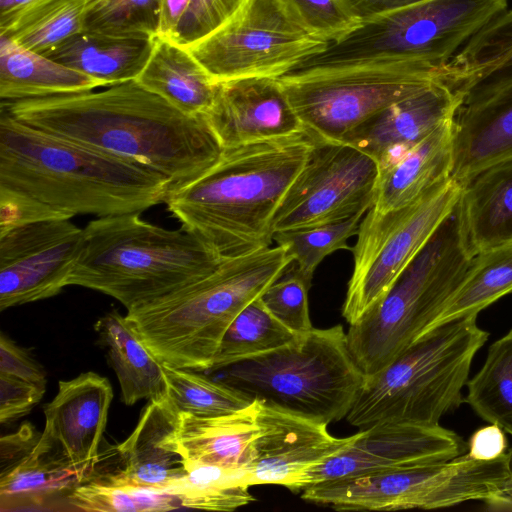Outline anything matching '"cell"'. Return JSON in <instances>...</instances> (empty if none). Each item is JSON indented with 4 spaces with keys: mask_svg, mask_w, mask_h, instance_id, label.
Segmentation results:
<instances>
[{
    "mask_svg": "<svg viewBox=\"0 0 512 512\" xmlns=\"http://www.w3.org/2000/svg\"><path fill=\"white\" fill-rule=\"evenodd\" d=\"M97 89L1 101V109L38 130L147 168L166 178L171 192L220 159L223 148L204 115L181 112L136 80Z\"/></svg>",
    "mask_w": 512,
    "mask_h": 512,
    "instance_id": "6da1fadb",
    "label": "cell"
},
{
    "mask_svg": "<svg viewBox=\"0 0 512 512\" xmlns=\"http://www.w3.org/2000/svg\"><path fill=\"white\" fill-rule=\"evenodd\" d=\"M314 145L304 131L225 148L213 167L164 203L223 259L269 248L275 212Z\"/></svg>",
    "mask_w": 512,
    "mask_h": 512,
    "instance_id": "7a4b0ae2",
    "label": "cell"
},
{
    "mask_svg": "<svg viewBox=\"0 0 512 512\" xmlns=\"http://www.w3.org/2000/svg\"><path fill=\"white\" fill-rule=\"evenodd\" d=\"M0 185L64 215L140 213L164 203L169 181L132 161L31 127L0 111Z\"/></svg>",
    "mask_w": 512,
    "mask_h": 512,
    "instance_id": "3957f363",
    "label": "cell"
},
{
    "mask_svg": "<svg viewBox=\"0 0 512 512\" xmlns=\"http://www.w3.org/2000/svg\"><path fill=\"white\" fill-rule=\"evenodd\" d=\"M222 261L183 227L165 229L140 213L98 217L83 228L68 286L111 296L129 312L202 279Z\"/></svg>",
    "mask_w": 512,
    "mask_h": 512,
    "instance_id": "277c9868",
    "label": "cell"
},
{
    "mask_svg": "<svg viewBox=\"0 0 512 512\" xmlns=\"http://www.w3.org/2000/svg\"><path fill=\"white\" fill-rule=\"evenodd\" d=\"M291 263L280 245L225 258L209 275L125 316L162 364L208 371L232 321Z\"/></svg>",
    "mask_w": 512,
    "mask_h": 512,
    "instance_id": "5b68a950",
    "label": "cell"
},
{
    "mask_svg": "<svg viewBox=\"0 0 512 512\" xmlns=\"http://www.w3.org/2000/svg\"><path fill=\"white\" fill-rule=\"evenodd\" d=\"M488 336L477 315L431 328L365 379L346 420L359 430L386 423L439 425L444 414L464 402L473 358Z\"/></svg>",
    "mask_w": 512,
    "mask_h": 512,
    "instance_id": "8992f818",
    "label": "cell"
},
{
    "mask_svg": "<svg viewBox=\"0 0 512 512\" xmlns=\"http://www.w3.org/2000/svg\"><path fill=\"white\" fill-rule=\"evenodd\" d=\"M473 257L464 239L457 202L384 297L349 325L348 347L365 379L383 370L430 329L461 284Z\"/></svg>",
    "mask_w": 512,
    "mask_h": 512,
    "instance_id": "52a82bcc",
    "label": "cell"
},
{
    "mask_svg": "<svg viewBox=\"0 0 512 512\" xmlns=\"http://www.w3.org/2000/svg\"><path fill=\"white\" fill-rule=\"evenodd\" d=\"M220 370L221 381L252 400L326 425L346 418L365 382L341 324L313 328L287 345Z\"/></svg>",
    "mask_w": 512,
    "mask_h": 512,
    "instance_id": "ba28073f",
    "label": "cell"
},
{
    "mask_svg": "<svg viewBox=\"0 0 512 512\" xmlns=\"http://www.w3.org/2000/svg\"><path fill=\"white\" fill-rule=\"evenodd\" d=\"M314 141L342 142L388 106L443 79V65L375 60L293 70L278 77Z\"/></svg>",
    "mask_w": 512,
    "mask_h": 512,
    "instance_id": "9c48e42d",
    "label": "cell"
},
{
    "mask_svg": "<svg viewBox=\"0 0 512 512\" xmlns=\"http://www.w3.org/2000/svg\"><path fill=\"white\" fill-rule=\"evenodd\" d=\"M509 0H424L361 21L295 70L375 60H418L442 66L507 10Z\"/></svg>",
    "mask_w": 512,
    "mask_h": 512,
    "instance_id": "30bf717a",
    "label": "cell"
},
{
    "mask_svg": "<svg viewBox=\"0 0 512 512\" xmlns=\"http://www.w3.org/2000/svg\"><path fill=\"white\" fill-rule=\"evenodd\" d=\"M329 44L309 31L284 0H245L221 26L185 48L219 83L280 77Z\"/></svg>",
    "mask_w": 512,
    "mask_h": 512,
    "instance_id": "8fae6325",
    "label": "cell"
},
{
    "mask_svg": "<svg viewBox=\"0 0 512 512\" xmlns=\"http://www.w3.org/2000/svg\"><path fill=\"white\" fill-rule=\"evenodd\" d=\"M461 190L462 184L450 178L406 206L366 212L351 250L353 270L342 306L349 325L384 297L454 209Z\"/></svg>",
    "mask_w": 512,
    "mask_h": 512,
    "instance_id": "7c38bea8",
    "label": "cell"
},
{
    "mask_svg": "<svg viewBox=\"0 0 512 512\" xmlns=\"http://www.w3.org/2000/svg\"><path fill=\"white\" fill-rule=\"evenodd\" d=\"M378 179V164L366 153L343 142L315 141L275 212L273 233L366 214Z\"/></svg>",
    "mask_w": 512,
    "mask_h": 512,
    "instance_id": "4fadbf2b",
    "label": "cell"
},
{
    "mask_svg": "<svg viewBox=\"0 0 512 512\" xmlns=\"http://www.w3.org/2000/svg\"><path fill=\"white\" fill-rule=\"evenodd\" d=\"M83 228L53 219L0 235V311L53 297L68 286Z\"/></svg>",
    "mask_w": 512,
    "mask_h": 512,
    "instance_id": "5bb4252c",
    "label": "cell"
},
{
    "mask_svg": "<svg viewBox=\"0 0 512 512\" xmlns=\"http://www.w3.org/2000/svg\"><path fill=\"white\" fill-rule=\"evenodd\" d=\"M468 444L455 432L436 426L386 423L359 430L356 439L309 468L299 492L311 485L355 478L393 468L443 462L465 454Z\"/></svg>",
    "mask_w": 512,
    "mask_h": 512,
    "instance_id": "9a60e30c",
    "label": "cell"
},
{
    "mask_svg": "<svg viewBox=\"0 0 512 512\" xmlns=\"http://www.w3.org/2000/svg\"><path fill=\"white\" fill-rule=\"evenodd\" d=\"M257 432L248 467L250 485H281L299 492L304 473L349 446L348 437L331 435L326 424L258 401Z\"/></svg>",
    "mask_w": 512,
    "mask_h": 512,
    "instance_id": "2e32d148",
    "label": "cell"
},
{
    "mask_svg": "<svg viewBox=\"0 0 512 512\" xmlns=\"http://www.w3.org/2000/svg\"><path fill=\"white\" fill-rule=\"evenodd\" d=\"M204 116L223 149L305 131L278 77L217 83L213 104Z\"/></svg>",
    "mask_w": 512,
    "mask_h": 512,
    "instance_id": "e0dca14e",
    "label": "cell"
},
{
    "mask_svg": "<svg viewBox=\"0 0 512 512\" xmlns=\"http://www.w3.org/2000/svg\"><path fill=\"white\" fill-rule=\"evenodd\" d=\"M464 95L440 79L393 103L344 139L373 158L382 172L444 122L453 119Z\"/></svg>",
    "mask_w": 512,
    "mask_h": 512,
    "instance_id": "ac0fdd59",
    "label": "cell"
},
{
    "mask_svg": "<svg viewBox=\"0 0 512 512\" xmlns=\"http://www.w3.org/2000/svg\"><path fill=\"white\" fill-rule=\"evenodd\" d=\"M112 399L109 380L94 372L59 381L55 397L44 407L41 436L71 463L94 469Z\"/></svg>",
    "mask_w": 512,
    "mask_h": 512,
    "instance_id": "d6986e66",
    "label": "cell"
},
{
    "mask_svg": "<svg viewBox=\"0 0 512 512\" xmlns=\"http://www.w3.org/2000/svg\"><path fill=\"white\" fill-rule=\"evenodd\" d=\"M512 156V79L464 95L453 121L451 178L461 184Z\"/></svg>",
    "mask_w": 512,
    "mask_h": 512,
    "instance_id": "ffe728a7",
    "label": "cell"
},
{
    "mask_svg": "<svg viewBox=\"0 0 512 512\" xmlns=\"http://www.w3.org/2000/svg\"><path fill=\"white\" fill-rule=\"evenodd\" d=\"M179 421L180 412L168 395L149 400L132 433L113 447L116 471L97 476L159 489L184 476L188 470L176 439Z\"/></svg>",
    "mask_w": 512,
    "mask_h": 512,
    "instance_id": "44dd1931",
    "label": "cell"
},
{
    "mask_svg": "<svg viewBox=\"0 0 512 512\" xmlns=\"http://www.w3.org/2000/svg\"><path fill=\"white\" fill-rule=\"evenodd\" d=\"M93 468L71 463L40 436L32 452L0 473V510H35L63 499L87 480Z\"/></svg>",
    "mask_w": 512,
    "mask_h": 512,
    "instance_id": "7402d4cb",
    "label": "cell"
},
{
    "mask_svg": "<svg viewBox=\"0 0 512 512\" xmlns=\"http://www.w3.org/2000/svg\"><path fill=\"white\" fill-rule=\"evenodd\" d=\"M458 204L464 239L472 256L512 242V156L464 182Z\"/></svg>",
    "mask_w": 512,
    "mask_h": 512,
    "instance_id": "603a6c76",
    "label": "cell"
},
{
    "mask_svg": "<svg viewBox=\"0 0 512 512\" xmlns=\"http://www.w3.org/2000/svg\"><path fill=\"white\" fill-rule=\"evenodd\" d=\"M257 407L255 400L246 409L211 418L180 412L176 439L187 470L214 465L248 473L257 432Z\"/></svg>",
    "mask_w": 512,
    "mask_h": 512,
    "instance_id": "cb8c5ba5",
    "label": "cell"
},
{
    "mask_svg": "<svg viewBox=\"0 0 512 512\" xmlns=\"http://www.w3.org/2000/svg\"><path fill=\"white\" fill-rule=\"evenodd\" d=\"M453 119H450L388 169L379 172L372 209L385 213L406 206L451 178Z\"/></svg>",
    "mask_w": 512,
    "mask_h": 512,
    "instance_id": "d4e9b609",
    "label": "cell"
},
{
    "mask_svg": "<svg viewBox=\"0 0 512 512\" xmlns=\"http://www.w3.org/2000/svg\"><path fill=\"white\" fill-rule=\"evenodd\" d=\"M135 80L188 115H204L213 104L217 88L185 47L159 36Z\"/></svg>",
    "mask_w": 512,
    "mask_h": 512,
    "instance_id": "484cf974",
    "label": "cell"
},
{
    "mask_svg": "<svg viewBox=\"0 0 512 512\" xmlns=\"http://www.w3.org/2000/svg\"><path fill=\"white\" fill-rule=\"evenodd\" d=\"M94 329L107 351L125 405L167 395L163 364L141 342L126 316L112 310L98 319Z\"/></svg>",
    "mask_w": 512,
    "mask_h": 512,
    "instance_id": "4316f807",
    "label": "cell"
},
{
    "mask_svg": "<svg viewBox=\"0 0 512 512\" xmlns=\"http://www.w3.org/2000/svg\"><path fill=\"white\" fill-rule=\"evenodd\" d=\"M106 87L89 75L0 36V98L14 101Z\"/></svg>",
    "mask_w": 512,
    "mask_h": 512,
    "instance_id": "83f0119b",
    "label": "cell"
},
{
    "mask_svg": "<svg viewBox=\"0 0 512 512\" xmlns=\"http://www.w3.org/2000/svg\"><path fill=\"white\" fill-rule=\"evenodd\" d=\"M154 39H117L82 31L42 55L110 86L137 78L149 60Z\"/></svg>",
    "mask_w": 512,
    "mask_h": 512,
    "instance_id": "f1b7e54d",
    "label": "cell"
},
{
    "mask_svg": "<svg viewBox=\"0 0 512 512\" xmlns=\"http://www.w3.org/2000/svg\"><path fill=\"white\" fill-rule=\"evenodd\" d=\"M443 70L445 80L464 95L512 79V9L474 35Z\"/></svg>",
    "mask_w": 512,
    "mask_h": 512,
    "instance_id": "f546056e",
    "label": "cell"
},
{
    "mask_svg": "<svg viewBox=\"0 0 512 512\" xmlns=\"http://www.w3.org/2000/svg\"><path fill=\"white\" fill-rule=\"evenodd\" d=\"M94 0H33L0 21V36L44 54L84 31Z\"/></svg>",
    "mask_w": 512,
    "mask_h": 512,
    "instance_id": "4dcf8cb0",
    "label": "cell"
},
{
    "mask_svg": "<svg viewBox=\"0 0 512 512\" xmlns=\"http://www.w3.org/2000/svg\"><path fill=\"white\" fill-rule=\"evenodd\" d=\"M509 293H512V242L491 247L472 258L461 284L430 329L453 319L478 315Z\"/></svg>",
    "mask_w": 512,
    "mask_h": 512,
    "instance_id": "1f68e13d",
    "label": "cell"
},
{
    "mask_svg": "<svg viewBox=\"0 0 512 512\" xmlns=\"http://www.w3.org/2000/svg\"><path fill=\"white\" fill-rule=\"evenodd\" d=\"M467 387L464 401L475 413L512 435V329L491 344L482 368Z\"/></svg>",
    "mask_w": 512,
    "mask_h": 512,
    "instance_id": "d6a6232c",
    "label": "cell"
},
{
    "mask_svg": "<svg viewBox=\"0 0 512 512\" xmlns=\"http://www.w3.org/2000/svg\"><path fill=\"white\" fill-rule=\"evenodd\" d=\"M250 486L244 470L198 465L163 489L178 497L182 508L233 511L255 500Z\"/></svg>",
    "mask_w": 512,
    "mask_h": 512,
    "instance_id": "836d02e7",
    "label": "cell"
},
{
    "mask_svg": "<svg viewBox=\"0 0 512 512\" xmlns=\"http://www.w3.org/2000/svg\"><path fill=\"white\" fill-rule=\"evenodd\" d=\"M297 336L273 317L258 297L236 316L225 331L211 370H220L273 351L289 344Z\"/></svg>",
    "mask_w": 512,
    "mask_h": 512,
    "instance_id": "e575fe53",
    "label": "cell"
},
{
    "mask_svg": "<svg viewBox=\"0 0 512 512\" xmlns=\"http://www.w3.org/2000/svg\"><path fill=\"white\" fill-rule=\"evenodd\" d=\"M167 395L181 413L202 418L229 415L249 407L255 400L200 371L163 364Z\"/></svg>",
    "mask_w": 512,
    "mask_h": 512,
    "instance_id": "d590c367",
    "label": "cell"
},
{
    "mask_svg": "<svg viewBox=\"0 0 512 512\" xmlns=\"http://www.w3.org/2000/svg\"><path fill=\"white\" fill-rule=\"evenodd\" d=\"M74 510L100 512L168 511L182 508L178 497L165 489L115 482L91 475L68 496Z\"/></svg>",
    "mask_w": 512,
    "mask_h": 512,
    "instance_id": "8d00e7d4",
    "label": "cell"
},
{
    "mask_svg": "<svg viewBox=\"0 0 512 512\" xmlns=\"http://www.w3.org/2000/svg\"><path fill=\"white\" fill-rule=\"evenodd\" d=\"M365 214L318 226L294 228L273 233V242L284 246L292 258L285 273L299 276L309 287L322 260L337 250H352L348 240L358 234Z\"/></svg>",
    "mask_w": 512,
    "mask_h": 512,
    "instance_id": "74e56055",
    "label": "cell"
},
{
    "mask_svg": "<svg viewBox=\"0 0 512 512\" xmlns=\"http://www.w3.org/2000/svg\"><path fill=\"white\" fill-rule=\"evenodd\" d=\"M159 0H94L84 31L127 40H153L158 33Z\"/></svg>",
    "mask_w": 512,
    "mask_h": 512,
    "instance_id": "f35d334b",
    "label": "cell"
},
{
    "mask_svg": "<svg viewBox=\"0 0 512 512\" xmlns=\"http://www.w3.org/2000/svg\"><path fill=\"white\" fill-rule=\"evenodd\" d=\"M314 35L332 43L361 23L350 0H284Z\"/></svg>",
    "mask_w": 512,
    "mask_h": 512,
    "instance_id": "ab89813d",
    "label": "cell"
},
{
    "mask_svg": "<svg viewBox=\"0 0 512 512\" xmlns=\"http://www.w3.org/2000/svg\"><path fill=\"white\" fill-rule=\"evenodd\" d=\"M260 296L265 308L282 325L296 335H302L314 327L310 319L309 286L297 275L284 273Z\"/></svg>",
    "mask_w": 512,
    "mask_h": 512,
    "instance_id": "60d3db41",
    "label": "cell"
},
{
    "mask_svg": "<svg viewBox=\"0 0 512 512\" xmlns=\"http://www.w3.org/2000/svg\"><path fill=\"white\" fill-rule=\"evenodd\" d=\"M245 0H190L175 39L186 47L207 36L227 21Z\"/></svg>",
    "mask_w": 512,
    "mask_h": 512,
    "instance_id": "b9f144b4",
    "label": "cell"
},
{
    "mask_svg": "<svg viewBox=\"0 0 512 512\" xmlns=\"http://www.w3.org/2000/svg\"><path fill=\"white\" fill-rule=\"evenodd\" d=\"M53 219L71 218L27 193L0 185V235Z\"/></svg>",
    "mask_w": 512,
    "mask_h": 512,
    "instance_id": "7bdbcfd3",
    "label": "cell"
},
{
    "mask_svg": "<svg viewBox=\"0 0 512 512\" xmlns=\"http://www.w3.org/2000/svg\"><path fill=\"white\" fill-rule=\"evenodd\" d=\"M46 391L17 377L0 374V422L9 423L28 414Z\"/></svg>",
    "mask_w": 512,
    "mask_h": 512,
    "instance_id": "ee69618b",
    "label": "cell"
},
{
    "mask_svg": "<svg viewBox=\"0 0 512 512\" xmlns=\"http://www.w3.org/2000/svg\"><path fill=\"white\" fill-rule=\"evenodd\" d=\"M0 374L13 376L41 386L47 384L41 365L10 337L0 335Z\"/></svg>",
    "mask_w": 512,
    "mask_h": 512,
    "instance_id": "f6af8a7d",
    "label": "cell"
},
{
    "mask_svg": "<svg viewBox=\"0 0 512 512\" xmlns=\"http://www.w3.org/2000/svg\"><path fill=\"white\" fill-rule=\"evenodd\" d=\"M41 436L35 427L26 422L20 428L0 439V473L5 472L29 455Z\"/></svg>",
    "mask_w": 512,
    "mask_h": 512,
    "instance_id": "bcb514c9",
    "label": "cell"
},
{
    "mask_svg": "<svg viewBox=\"0 0 512 512\" xmlns=\"http://www.w3.org/2000/svg\"><path fill=\"white\" fill-rule=\"evenodd\" d=\"M507 440L504 430L496 424L475 431L468 442L467 454L478 460H494L506 454Z\"/></svg>",
    "mask_w": 512,
    "mask_h": 512,
    "instance_id": "7dc6e473",
    "label": "cell"
},
{
    "mask_svg": "<svg viewBox=\"0 0 512 512\" xmlns=\"http://www.w3.org/2000/svg\"><path fill=\"white\" fill-rule=\"evenodd\" d=\"M190 0H159L157 36L174 40Z\"/></svg>",
    "mask_w": 512,
    "mask_h": 512,
    "instance_id": "c3c4849f",
    "label": "cell"
},
{
    "mask_svg": "<svg viewBox=\"0 0 512 512\" xmlns=\"http://www.w3.org/2000/svg\"><path fill=\"white\" fill-rule=\"evenodd\" d=\"M361 21L405 8L424 0H350Z\"/></svg>",
    "mask_w": 512,
    "mask_h": 512,
    "instance_id": "681fc988",
    "label": "cell"
},
{
    "mask_svg": "<svg viewBox=\"0 0 512 512\" xmlns=\"http://www.w3.org/2000/svg\"><path fill=\"white\" fill-rule=\"evenodd\" d=\"M31 1L33 0H0V21L5 20Z\"/></svg>",
    "mask_w": 512,
    "mask_h": 512,
    "instance_id": "f907efd6",
    "label": "cell"
},
{
    "mask_svg": "<svg viewBox=\"0 0 512 512\" xmlns=\"http://www.w3.org/2000/svg\"><path fill=\"white\" fill-rule=\"evenodd\" d=\"M507 458H508V468H509V472H510V475L512 478V448L508 451ZM511 509H512V494H511Z\"/></svg>",
    "mask_w": 512,
    "mask_h": 512,
    "instance_id": "816d5d0a",
    "label": "cell"
}]
</instances>
